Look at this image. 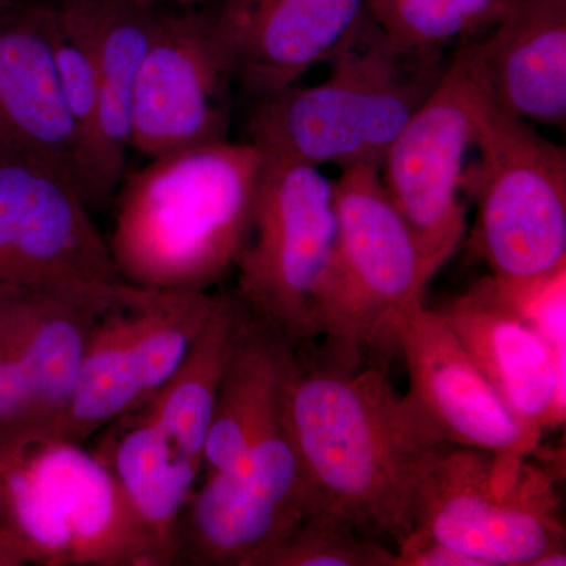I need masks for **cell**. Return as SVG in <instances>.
Returning a JSON list of instances; mask_svg holds the SVG:
<instances>
[{"label":"cell","mask_w":566,"mask_h":566,"mask_svg":"<svg viewBox=\"0 0 566 566\" xmlns=\"http://www.w3.org/2000/svg\"><path fill=\"white\" fill-rule=\"evenodd\" d=\"M145 6L153 7H175V9H196L197 6L208 2V0H137Z\"/></svg>","instance_id":"obj_28"},{"label":"cell","mask_w":566,"mask_h":566,"mask_svg":"<svg viewBox=\"0 0 566 566\" xmlns=\"http://www.w3.org/2000/svg\"><path fill=\"white\" fill-rule=\"evenodd\" d=\"M365 13L405 51L441 55L490 31L510 0H364Z\"/></svg>","instance_id":"obj_25"},{"label":"cell","mask_w":566,"mask_h":566,"mask_svg":"<svg viewBox=\"0 0 566 566\" xmlns=\"http://www.w3.org/2000/svg\"><path fill=\"white\" fill-rule=\"evenodd\" d=\"M137 293V286L128 285L120 300L93 323L61 439L82 444L139 408Z\"/></svg>","instance_id":"obj_23"},{"label":"cell","mask_w":566,"mask_h":566,"mask_svg":"<svg viewBox=\"0 0 566 566\" xmlns=\"http://www.w3.org/2000/svg\"><path fill=\"white\" fill-rule=\"evenodd\" d=\"M95 455L111 469L140 520L177 565L178 520L202 471L161 428L122 417ZM117 420V422H118Z\"/></svg>","instance_id":"obj_22"},{"label":"cell","mask_w":566,"mask_h":566,"mask_svg":"<svg viewBox=\"0 0 566 566\" xmlns=\"http://www.w3.org/2000/svg\"><path fill=\"white\" fill-rule=\"evenodd\" d=\"M126 290L0 293V460L61 438L88 333Z\"/></svg>","instance_id":"obj_11"},{"label":"cell","mask_w":566,"mask_h":566,"mask_svg":"<svg viewBox=\"0 0 566 566\" xmlns=\"http://www.w3.org/2000/svg\"><path fill=\"white\" fill-rule=\"evenodd\" d=\"M397 344L409 371L406 403L438 446L534 457L543 431L513 415L438 311L401 316Z\"/></svg>","instance_id":"obj_14"},{"label":"cell","mask_w":566,"mask_h":566,"mask_svg":"<svg viewBox=\"0 0 566 566\" xmlns=\"http://www.w3.org/2000/svg\"><path fill=\"white\" fill-rule=\"evenodd\" d=\"M263 163L251 142L227 139L151 158L123 175L107 243L122 282L210 292L251 238Z\"/></svg>","instance_id":"obj_2"},{"label":"cell","mask_w":566,"mask_h":566,"mask_svg":"<svg viewBox=\"0 0 566 566\" xmlns=\"http://www.w3.org/2000/svg\"><path fill=\"white\" fill-rule=\"evenodd\" d=\"M0 521L41 566H170L95 453L40 439L0 460Z\"/></svg>","instance_id":"obj_5"},{"label":"cell","mask_w":566,"mask_h":566,"mask_svg":"<svg viewBox=\"0 0 566 566\" xmlns=\"http://www.w3.org/2000/svg\"><path fill=\"white\" fill-rule=\"evenodd\" d=\"M405 51L367 13L331 59L329 76L256 99L248 136L266 158L340 170L381 167L387 150L449 65Z\"/></svg>","instance_id":"obj_3"},{"label":"cell","mask_w":566,"mask_h":566,"mask_svg":"<svg viewBox=\"0 0 566 566\" xmlns=\"http://www.w3.org/2000/svg\"><path fill=\"white\" fill-rule=\"evenodd\" d=\"M294 346L249 314L212 409L203 446L210 472L237 471L281 422L283 379Z\"/></svg>","instance_id":"obj_20"},{"label":"cell","mask_w":566,"mask_h":566,"mask_svg":"<svg viewBox=\"0 0 566 566\" xmlns=\"http://www.w3.org/2000/svg\"><path fill=\"white\" fill-rule=\"evenodd\" d=\"M335 237V180L319 167L264 156L234 294L294 348L316 338V300Z\"/></svg>","instance_id":"obj_8"},{"label":"cell","mask_w":566,"mask_h":566,"mask_svg":"<svg viewBox=\"0 0 566 566\" xmlns=\"http://www.w3.org/2000/svg\"><path fill=\"white\" fill-rule=\"evenodd\" d=\"M248 319V308L237 294H218L207 323L169 381L128 415L161 428L200 468L219 387Z\"/></svg>","instance_id":"obj_21"},{"label":"cell","mask_w":566,"mask_h":566,"mask_svg":"<svg viewBox=\"0 0 566 566\" xmlns=\"http://www.w3.org/2000/svg\"><path fill=\"white\" fill-rule=\"evenodd\" d=\"M314 499L282 422L232 472H210L177 526V564L255 566L289 535Z\"/></svg>","instance_id":"obj_12"},{"label":"cell","mask_w":566,"mask_h":566,"mask_svg":"<svg viewBox=\"0 0 566 566\" xmlns=\"http://www.w3.org/2000/svg\"><path fill=\"white\" fill-rule=\"evenodd\" d=\"M281 420L315 510L397 547L411 532L419 465L441 446L385 371L344 370L297 346L283 379Z\"/></svg>","instance_id":"obj_1"},{"label":"cell","mask_w":566,"mask_h":566,"mask_svg":"<svg viewBox=\"0 0 566 566\" xmlns=\"http://www.w3.org/2000/svg\"><path fill=\"white\" fill-rule=\"evenodd\" d=\"M527 458L436 447L417 472L409 534L434 539L480 566L566 565L554 476Z\"/></svg>","instance_id":"obj_6"},{"label":"cell","mask_w":566,"mask_h":566,"mask_svg":"<svg viewBox=\"0 0 566 566\" xmlns=\"http://www.w3.org/2000/svg\"><path fill=\"white\" fill-rule=\"evenodd\" d=\"M474 150L463 180L476 203L474 248L499 293L526 308L565 275V148L491 99Z\"/></svg>","instance_id":"obj_4"},{"label":"cell","mask_w":566,"mask_h":566,"mask_svg":"<svg viewBox=\"0 0 566 566\" xmlns=\"http://www.w3.org/2000/svg\"><path fill=\"white\" fill-rule=\"evenodd\" d=\"M57 14L18 0L0 11V145L39 156L70 175L76 142L59 76Z\"/></svg>","instance_id":"obj_18"},{"label":"cell","mask_w":566,"mask_h":566,"mask_svg":"<svg viewBox=\"0 0 566 566\" xmlns=\"http://www.w3.org/2000/svg\"><path fill=\"white\" fill-rule=\"evenodd\" d=\"M59 20L91 52L99 106V144L88 208L114 202L132 148L134 91L163 7L137 0H55Z\"/></svg>","instance_id":"obj_17"},{"label":"cell","mask_w":566,"mask_h":566,"mask_svg":"<svg viewBox=\"0 0 566 566\" xmlns=\"http://www.w3.org/2000/svg\"><path fill=\"white\" fill-rule=\"evenodd\" d=\"M255 566H395V551L344 517L314 510Z\"/></svg>","instance_id":"obj_26"},{"label":"cell","mask_w":566,"mask_h":566,"mask_svg":"<svg viewBox=\"0 0 566 566\" xmlns=\"http://www.w3.org/2000/svg\"><path fill=\"white\" fill-rule=\"evenodd\" d=\"M216 300L218 294L210 292L139 289L136 300L139 408L169 381L207 323Z\"/></svg>","instance_id":"obj_24"},{"label":"cell","mask_w":566,"mask_h":566,"mask_svg":"<svg viewBox=\"0 0 566 566\" xmlns=\"http://www.w3.org/2000/svg\"><path fill=\"white\" fill-rule=\"evenodd\" d=\"M22 2H40V3H50V6H52V3L55 2V0H22Z\"/></svg>","instance_id":"obj_30"},{"label":"cell","mask_w":566,"mask_h":566,"mask_svg":"<svg viewBox=\"0 0 566 566\" xmlns=\"http://www.w3.org/2000/svg\"><path fill=\"white\" fill-rule=\"evenodd\" d=\"M490 102L471 46L461 44L379 167L382 185L433 277L463 238L465 161Z\"/></svg>","instance_id":"obj_9"},{"label":"cell","mask_w":566,"mask_h":566,"mask_svg":"<svg viewBox=\"0 0 566 566\" xmlns=\"http://www.w3.org/2000/svg\"><path fill=\"white\" fill-rule=\"evenodd\" d=\"M438 312L513 415L542 431L564 422V353L491 279Z\"/></svg>","instance_id":"obj_16"},{"label":"cell","mask_w":566,"mask_h":566,"mask_svg":"<svg viewBox=\"0 0 566 566\" xmlns=\"http://www.w3.org/2000/svg\"><path fill=\"white\" fill-rule=\"evenodd\" d=\"M232 65L211 10L159 13L132 109V148L148 156L229 139Z\"/></svg>","instance_id":"obj_13"},{"label":"cell","mask_w":566,"mask_h":566,"mask_svg":"<svg viewBox=\"0 0 566 566\" xmlns=\"http://www.w3.org/2000/svg\"><path fill=\"white\" fill-rule=\"evenodd\" d=\"M91 212L70 175L0 145V293L103 292L125 283Z\"/></svg>","instance_id":"obj_10"},{"label":"cell","mask_w":566,"mask_h":566,"mask_svg":"<svg viewBox=\"0 0 566 566\" xmlns=\"http://www.w3.org/2000/svg\"><path fill=\"white\" fill-rule=\"evenodd\" d=\"M468 43L499 109L564 128L566 0H510L493 28Z\"/></svg>","instance_id":"obj_19"},{"label":"cell","mask_w":566,"mask_h":566,"mask_svg":"<svg viewBox=\"0 0 566 566\" xmlns=\"http://www.w3.org/2000/svg\"><path fill=\"white\" fill-rule=\"evenodd\" d=\"M337 237L316 300L323 363L354 370L365 353L397 342L406 312L423 304L433 279L411 230L382 185L379 169L356 166L335 180Z\"/></svg>","instance_id":"obj_7"},{"label":"cell","mask_w":566,"mask_h":566,"mask_svg":"<svg viewBox=\"0 0 566 566\" xmlns=\"http://www.w3.org/2000/svg\"><path fill=\"white\" fill-rule=\"evenodd\" d=\"M35 565L32 551L0 521V566Z\"/></svg>","instance_id":"obj_27"},{"label":"cell","mask_w":566,"mask_h":566,"mask_svg":"<svg viewBox=\"0 0 566 566\" xmlns=\"http://www.w3.org/2000/svg\"><path fill=\"white\" fill-rule=\"evenodd\" d=\"M17 2L18 0H0V11L10 9V7H13Z\"/></svg>","instance_id":"obj_29"},{"label":"cell","mask_w":566,"mask_h":566,"mask_svg":"<svg viewBox=\"0 0 566 566\" xmlns=\"http://www.w3.org/2000/svg\"><path fill=\"white\" fill-rule=\"evenodd\" d=\"M234 81L256 99L329 62L365 14L364 0H221L211 10Z\"/></svg>","instance_id":"obj_15"}]
</instances>
